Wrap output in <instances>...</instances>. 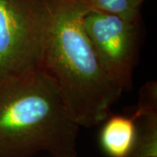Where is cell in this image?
I'll list each match as a JSON object with an SVG mask.
<instances>
[{
  "instance_id": "5b68a950",
  "label": "cell",
  "mask_w": 157,
  "mask_h": 157,
  "mask_svg": "<svg viewBox=\"0 0 157 157\" xmlns=\"http://www.w3.org/2000/svg\"><path fill=\"white\" fill-rule=\"evenodd\" d=\"M135 126L134 145L127 157H157V85L148 81L139 91V101L132 116Z\"/></svg>"
},
{
  "instance_id": "7a4b0ae2",
  "label": "cell",
  "mask_w": 157,
  "mask_h": 157,
  "mask_svg": "<svg viewBox=\"0 0 157 157\" xmlns=\"http://www.w3.org/2000/svg\"><path fill=\"white\" fill-rule=\"evenodd\" d=\"M79 128L42 69L0 82V157H77Z\"/></svg>"
},
{
  "instance_id": "6da1fadb",
  "label": "cell",
  "mask_w": 157,
  "mask_h": 157,
  "mask_svg": "<svg viewBox=\"0 0 157 157\" xmlns=\"http://www.w3.org/2000/svg\"><path fill=\"white\" fill-rule=\"evenodd\" d=\"M50 21L41 67L52 78L80 127L93 128L111 115L124 91L101 69L84 28L88 0H47Z\"/></svg>"
},
{
  "instance_id": "3957f363",
  "label": "cell",
  "mask_w": 157,
  "mask_h": 157,
  "mask_svg": "<svg viewBox=\"0 0 157 157\" xmlns=\"http://www.w3.org/2000/svg\"><path fill=\"white\" fill-rule=\"evenodd\" d=\"M49 21L47 0H0V82L40 69Z\"/></svg>"
},
{
  "instance_id": "277c9868",
  "label": "cell",
  "mask_w": 157,
  "mask_h": 157,
  "mask_svg": "<svg viewBox=\"0 0 157 157\" xmlns=\"http://www.w3.org/2000/svg\"><path fill=\"white\" fill-rule=\"evenodd\" d=\"M83 24L107 78L123 91L130 89L139 54L140 23L90 10Z\"/></svg>"
},
{
  "instance_id": "8992f818",
  "label": "cell",
  "mask_w": 157,
  "mask_h": 157,
  "mask_svg": "<svg viewBox=\"0 0 157 157\" xmlns=\"http://www.w3.org/2000/svg\"><path fill=\"white\" fill-rule=\"evenodd\" d=\"M101 133V144L110 157H127L131 151L135 136L132 117L114 115L107 118Z\"/></svg>"
},
{
  "instance_id": "52a82bcc",
  "label": "cell",
  "mask_w": 157,
  "mask_h": 157,
  "mask_svg": "<svg viewBox=\"0 0 157 157\" xmlns=\"http://www.w3.org/2000/svg\"><path fill=\"white\" fill-rule=\"evenodd\" d=\"M144 0H88L91 10L106 12L130 22L140 23Z\"/></svg>"
}]
</instances>
